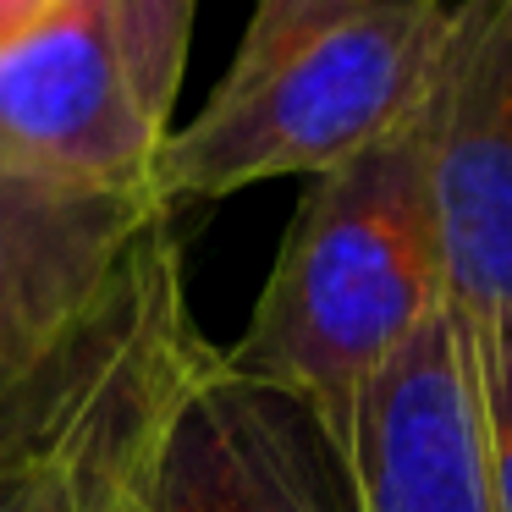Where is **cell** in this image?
Wrapping results in <instances>:
<instances>
[{
	"label": "cell",
	"instance_id": "cell-1",
	"mask_svg": "<svg viewBox=\"0 0 512 512\" xmlns=\"http://www.w3.org/2000/svg\"><path fill=\"white\" fill-rule=\"evenodd\" d=\"M441 314L446 270L413 111L353 160L309 177L248 331L221 358L309 402L353 446L364 391Z\"/></svg>",
	"mask_w": 512,
	"mask_h": 512
},
{
	"label": "cell",
	"instance_id": "cell-2",
	"mask_svg": "<svg viewBox=\"0 0 512 512\" xmlns=\"http://www.w3.org/2000/svg\"><path fill=\"white\" fill-rule=\"evenodd\" d=\"M452 0H336L259 56H232L215 94L166 133L149 193L171 215L276 177L353 160L424 100Z\"/></svg>",
	"mask_w": 512,
	"mask_h": 512
},
{
	"label": "cell",
	"instance_id": "cell-3",
	"mask_svg": "<svg viewBox=\"0 0 512 512\" xmlns=\"http://www.w3.org/2000/svg\"><path fill=\"white\" fill-rule=\"evenodd\" d=\"M204 353L171 215L67 353L0 408V512H127L160 419Z\"/></svg>",
	"mask_w": 512,
	"mask_h": 512
},
{
	"label": "cell",
	"instance_id": "cell-4",
	"mask_svg": "<svg viewBox=\"0 0 512 512\" xmlns=\"http://www.w3.org/2000/svg\"><path fill=\"white\" fill-rule=\"evenodd\" d=\"M419 122L446 309L512 342V0H452Z\"/></svg>",
	"mask_w": 512,
	"mask_h": 512
},
{
	"label": "cell",
	"instance_id": "cell-5",
	"mask_svg": "<svg viewBox=\"0 0 512 512\" xmlns=\"http://www.w3.org/2000/svg\"><path fill=\"white\" fill-rule=\"evenodd\" d=\"M144 512H364L353 446L309 402L199 358L144 463Z\"/></svg>",
	"mask_w": 512,
	"mask_h": 512
},
{
	"label": "cell",
	"instance_id": "cell-6",
	"mask_svg": "<svg viewBox=\"0 0 512 512\" xmlns=\"http://www.w3.org/2000/svg\"><path fill=\"white\" fill-rule=\"evenodd\" d=\"M160 221L155 193L78 188L0 155V408L67 353Z\"/></svg>",
	"mask_w": 512,
	"mask_h": 512
},
{
	"label": "cell",
	"instance_id": "cell-7",
	"mask_svg": "<svg viewBox=\"0 0 512 512\" xmlns=\"http://www.w3.org/2000/svg\"><path fill=\"white\" fill-rule=\"evenodd\" d=\"M166 144L116 56L105 0H50L0 45V155L78 188L149 193Z\"/></svg>",
	"mask_w": 512,
	"mask_h": 512
},
{
	"label": "cell",
	"instance_id": "cell-8",
	"mask_svg": "<svg viewBox=\"0 0 512 512\" xmlns=\"http://www.w3.org/2000/svg\"><path fill=\"white\" fill-rule=\"evenodd\" d=\"M353 474L364 512H496L474 342L452 309L364 391Z\"/></svg>",
	"mask_w": 512,
	"mask_h": 512
},
{
	"label": "cell",
	"instance_id": "cell-9",
	"mask_svg": "<svg viewBox=\"0 0 512 512\" xmlns=\"http://www.w3.org/2000/svg\"><path fill=\"white\" fill-rule=\"evenodd\" d=\"M193 12H199V0H105L127 83H133L138 105H144V116L160 133L177 127V94H182V72H188Z\"/></svg>",
	"mask_w": 512,
	"mask_h": 512
},
{
	"label": "cell",
	"instance_id": "cell-10",
	"mask_svg": "<svg viewBox=\"0 0 512 512\" xmlns=\"http://www.w3.org/2000/svg\"><path fill=\"white\" fill-rule=\"evenodd\" d=\"M474 342L479 408H485V463H490V507L512 512V342Z\"/></svg>",
	"mask_w": 512,
	"mask_h": 512
},
{
	"label": "cell",
	"instance_id": "cell-11",
	"mask_svg": "<svg viewBox=\"0 0 512 512\" xmlns=\"http://www.w3.org/2000/svg\"><path fill=\"white\" fill-rule=\"evenodd\" d=\"M336 0H254V17H248L243 39H237V56H259V50L281 45L287 34H298L303 23L325 17Z\"/></svg>",
	"mask_w": 512,
	"mask_h": 512
},
{
	"label": "cell",
	"instance_id": "cell-12",
	"mask_svg": "<svg viewBox=\"0 0 512 512\" xmlns=\"http://www.w3.org/2000/svg\"><path fill=\"white\" fill-rule=\"evenodd\" d=\"M50 0H0V45H12L39 12H45Z\"/></svg>",
	"mask_w": 512,
	"mask_h": 512
},
{
	"label": "cell",
	"instance_id": "cell-13",
	"mask_svg": "<svg viewBox=\"0 0 512 512\" xmlns=\"http://www.w3.org/2000/svg\"><path fill=\"white\" fill-rule=\"evenodd\" d=\"M127 512H144V485H138V496H133V507H127Z\"/></svg>",
	"mask_w": 512,
	"mask_h": 512
}]
</instances>
